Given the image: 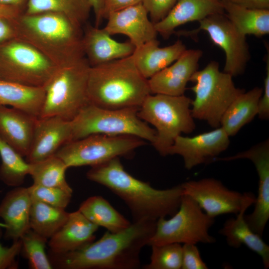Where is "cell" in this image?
<instances>
[{
    "label": "cell",
    "mask_w": 269,
    "mask_h": 269,
    "mask_svg": "<svg viewBox=\"0 0 269 269\" xmlns=\"http://www.w3.org/2000/svg\"><path fill=\"white\" fill-rule=\"evenodd\" d=\"M156 221L133 222L117 233L107 231L98 240L74 251L61 254L49 252L53 268L58 269H136L140 253L153 236Z\"/></svg>",
    "instance_id": "cell-1"
},
{
    "label": "cell",
    "mask_w": 269,
    "mask_h": 269,
    "mask_svg": "<svg viewBox=\"0 0 269 269\" xmlns=\"http://www.w3.org/2000/svg\"><path fill=\"white\" fill-rule=\"evenodd\" d=\"M87 178L109 189L122 199L131 212L133 222L157 221L178 210L184 194L181 184L167 189H157L148 183L129 174L119 157L91 167Z\"/></svg>",
    "instance_id": "cell-2"
},
{
    "label": "cell",
    "mask_w": 269,
    "mask_h": 269,
    "mask_svg": "<svg viewBox=\"0 0 269 269\" xmlns=\"http://www.w3.org/2000/svg\"><path fill=\"white\" fill-rule=\"evenodd\" d=\"M12 21L16 37L35 47L59 68L85 57L82 26L63 14L23 12Z\"/></svg>",
    "instance_id": "cell-3"
},
{
    "label": "cell",
    "mask_w": 269,
    "mask_h": 269,
    "mask_svg": "<svg viewBox=\"0 0 269 269\" xmlns=\"http://www.w3.org/2000/svg\"><path fill=\"white\" fill-rule=\"evenodd\" d=\"M150 94L148 79L137 69L132 55L90 66L87 83L89 104L109 109L139 108Z\"/></svg>",
    "instance_id": "cell-4"
},
{
    "label": "cell",
    "mask_w": 269,
    "mask_h": 269,
    "mask_svg": "<svg viewBox=\"0 0 269 269\" xmlns=\"http://www.w3.org/2000/svg\"><path fill=\"white\" fill-rule=\"evenodd\" d=\"M191 101L184 95L150 94L139 107L138 116L155 128L156 136L152 144L160 155H167L178 136L191 133L195 129Z\"/></svg>",
    "instance_id": "cell-5"
},
{
    "label": "cell",
    "mask_w": 269,
    "mask_h": 269,
    "mask_svg": "<svg viewBox=\"0 0 269 269\" xmlns=\"http://www.w3.org/2000/svg\"><path fill=\"white\" fill-rule=\"evenodd\" d=\"M90 66L85 57L59 68L45 86L38 118L57 116L72 121L87 104Z\"/></svg>",
    "instance_id": "cell-6"
},
{
    "label": "cell",
    "mask_w": 269,
    "mask_h": 269,
    "mask_svg": "<svg viewBox=\"0 0 269 269\" xmlns=\"http://www.w3.org/2000/svg\"><path fill=\"white\" fill-rule=\"evenodd\" d=\"M233 76L219 69L218 62H210L191 77V88L195 95L191 111L194 119L206 121L210 126L220 127L225 112L243 89L236 87Z\"/></svg>",
    "instance_id": "cell-7"
},
{
    "label": "cell",
    "mask_w": 269,
    "mask_h": 269,
    "mask_svg": "<svg viewBox=\"0 0 269 269\" xmlns=\"http://www.w3.org/2000/svg\"><path fill=\"white\" fill-rule=\"evenodd\" d=\"M138 109H109L89 103L71 121L72 141L102 134L134 135L152 143L156 131L138 116Z\"/></svg>",
    "instance_id": "cell-8"
},
{
    "label": "cell",
    "mask_w": 269,
    "mask_h": 269,
    "mask_svg": "<svg viewBox=\"0 0 269 269\" xmlns=\"http://www.w3.org/2000/svg\"><path fill=\"white\" fill-rule=\"evenodd\" d=\"M59 68L35 47L15 37L0 43V79L45 87Z\"/></svg>",
    "instance_id": "cell-9"
},
{
    "label": "cell",
    "mask_w": 269,
    "mask_h": 269,
    "mask_svg": "<svg viewBox=\"0 0 269 269\" xmlns=\"http://www.w3.org/2000/svg\"><path fill=\"white\" fill-rule=\"evenodd\" d=\"M214 218L208 216L189 196L183 194L178 210L169 219L156 221L149 246L167 243L212 244L216 239L209 233Z\"/></svg>",
    "instance_id": "cell-10"
},
{
    "label": "cell",
    "mask_w": 269,
    "mask_h": 269,
    "mask_svg": "<svg viewBox=\"0 0 269 269\" xmlns=\"http://www.w3.org/2000/svg\"><path fill=\"white\" fill-rule=\"evenodd\" d=\"M145 142L144 140L131 135L92 134L65 144L55 155L68 168L93 167L116 157L129 155Z\"/></svg>",
    "instance_id": "cell-11"
},
{
    "label": "cell",
    "mask_w": 269,
    "mask_h": 269,
    "mask_svg": "<svg viewBox=\"0 0 269 269\" xmlns=\"http://www.w3.org/2000/svg\"><path fill=\"white\" fill-rule=\"evenodd\" d=\"M201 30L207 32L212 42L224 51L223 71L233 77L242 74L251 58L246 36L237 29L225 13L208 16L199 21L198 28L181 34L192 36Z\"/></svg>",
    "instance_id": "cell-12"
},
{
    "label": "cell",
    "mask_w": 269,
    "mask_h": 269,
    "mask_svg": "<svg viewBox=\"0 0 269 269\" xmlns=\"http://www.w3.org/2000/svg\"><path fill=\"white\" fill-rule=\"evenodd\" d=\"M184 194L191 197L209 217L225 214L237 215L241 210L249 192L231 190L212 178L190 180L181 184Z\"/></svg>",
    "instance_id": "cell-13"
},
{
    "label": "cell",
    "mask_w": 269,
    "mask_h": 269,
    "mask_svg": "<svg viewBox=\"0 0 269 269\" xmlns=\"http://www.w3.org/2000/svg\"><path fill=\"white\" fill-rule=\"evenodd\" d=\"M248 159L255 165L259 176L258 196L255 208L250 214L244 215L247 223L255 233L262 237L269 219V140L258 143L235 155L224 157L225 161Z\"/></svg>",
    "instance_id": "cell-14"
},
{
    "label": "cell",
    "mask_w": 269,
    "mask_h": 269,
    "mask_svg": "<svg viewBox=\"0 0 269 269\" xmlns=\"http://www.w3.org/2000/svg\"><path fill=\"white\" fill-rule=\"evenodd\" d=\"M229 136L221 127L194 136H178L168 151V155L177 154L190 170L202 164L214 161L230 144Z\"/></svg>",
    "instance_id": "cell-15"
},
{
    "label": "cell",
    "mask_w": 269,
    "mask_h": 269,
    "mask_svg": "<svg viewBox=\"0 0 269 269\" xmlns=\"http://www.w3.org/2000/svg\"><path fill=\"white\" fill-rule=\"evenodd\" d=\"M71 121L57 116L37 118L26 161L34 163L55 155L72 141Z\"/></svg>",
    "instance_id": "cell-16"
},
{
    "label": "cell",
    "mask_w": 269,
    "mask_h": 269,
    "mask_svg": "<svg viewBox=\"0 0 269 269\" xmlns=\"http://www.w3.org/2000/svg\"><path fill=\"white\" fill-rule=\"evenodd\" d=\"M202 55L200 49H186L174 62L148 79L151 94L184 95L188 82L198 70Z\"/></svg>",
    "instance_id": "cell-17"
},
{
    "label": "cell",
    "mask_w": 269,
    "mask_h": 269,
    "mask_svg": "<svg viewBox=\"0 0 269 269\" xmlns=\"http://www.w3.org/2000/svg\"><path fill=\"white\" fill-rule=\"evenodd\" d=\"M148 16L142 3L137 4L111 13L103 28L111 35L128 36L136 48L156 39L157 32Z\"/></svg>",
    "instance_id": "cell-18"
},
{
    "label": "cell",
    "mask_w": 269,
    "mask_h": 269,
    "mask_svg": "<svg viewBox=\"0 0 269 269\" xmlns=\"http://www.w3.org/2000/svg\"><path fill=\"white\" fill-rule=\"evenodd\" d=\"M82 46L91 67L132 55L135 46L129 41L119 42L104 28L86 24L83 30Z\"/></svg>",
    "instance_id": "cell-19"
},
{
    "label": "cell",
    "mask_w": 269,
    "mask_h": 269,
    "mask_svg": "<svg viewBox=\"0 0 269 269\" xmlns=\"http://www.w3.org/2000/svg\"><path fill=\"white\" fill-rule=\"evenodd\" d=\"M31 198L27 187H15L9 191L0 203V218L5 229L4 238L12 241L20 239L30 229Z\"/></svg>",
    "instance_id": "cell-20"
},
{
    "label": "cell",
    "mask_w": 269,
    "mask_h": 269,
    "mask_svg": "<svg viewBox=\"0 0 269 269\" xmlns=\"http://www.w3.org/2000/svg\"><path fill=\"white\" fill-rule=\"evenodd\" d=\"M223 13L225 12L220 0H178L168 14L154 25L157 33L167 38L182 24Z\"/></svg>",
    "instance_id": "cell-21"
},
{
    "label": "cell",
    "mask_w": 269,
    "mask_h": 269,
    "mask_svg": "<svg viewBox=\"0 0 269 269\" xmlns=\"http://www.w3.org/2000/svg\"><path fill=\"white\" fill-rule=\"evenodd\" d=\"M38 117L0 105V136L22 157L29 151Z\"/></svg>",
    "instance_id": "cell-22"
},
{
    "label": "cell",
    "mask_w": 269,
    "mask_h": 269,
    "mask_svg": "<svg viewBox=\"0 0 269 269\" xmlns=\"http://www.w3.org/2000/svg\"><path fill=\"white\" fill-rule=\"evenodd\" d=\"M98 228L79 210L69 213L63 226L49 239V252L61 254L78 250L94 241Z\"/></svg>",
    "instance_id": "cell-23"
},
{
    "label": "cell",
    "mask_w": 269,
    "mask_h": 269,
    "mask_svg": "<svg viewBox=\"0 0 269 269\" xmlns=\"http://www.w3.org/2000/svg\"><path fill=\"white\" fill-rule=\"evenodd\" d=\"M256 197L249 192L247 199L236 218L227 220L219 233L225 237L227 243L231 247L238 248L242 245L257 253L262 258L265 269L269 267V246L262 237L253 232L244 218L246 210L255 201Z\"/></svg>",
    "instance_id": "cell-24"
},
{
    "label": "cell",
    "mask_w": 269,
    "mask_h": 269,
    "mask_svg": "<svg viewBox=\"0 0 269 269\" xmlns=\"http://www.w3.org/2000/svg\"><path fill=\"white\" fill-rule=\"evenodd\" d=\"M159 45L153 39L135 48L132 54L137 69L147 79L174 62L186 49L180 40L169 46Z\"/></svg>",
    "instance_id": "cell-25"
},
{
    "label": "cell",
    "mask_w": 269,
    "mask_h": 269,
    "mask_svg": "<svg viewBox=\"0 0 269 269\" xmlns=\"http://www.w3.org/2000/svg\"><path fill=\"white\" fill-rule=\"evenodd\" d=\"M263 89L256 87L238 95L229 106L221 119V127L229 136L236 135L258 113Z\"/></svg>",
    "instance_id": "cell-26"
},
{
    "label": "cell",
    "mask_w": 269,
    "mask_h": 269,
    "mask_svg": "<svg viewBox=\"0 0 269 269\" xmlns=\"http://www.w3.org/2000/svg\"><path fill=\"white\" fill-rule=\"evenodd\" d=\"M44 87H33L0 79V105L8 106L39 117Z\"/></svg>",
    "instance_id": "cell-27"
},
{
    "label": "cell",
    "mask_w": 269,
    "mask_h": 269,
    "mask_svg": "<svg viewBox=\"0 0 269 269\" xmlns=\"http://www.w3.org/2000/svg\"><path fill=\"white\" fill-rule=\"evenodd\" d=\"M221 1L226 16L241 33L258 37L269 33V9H250L229 0Z\"/></svg>",
    "instance_id": "cell-28"
},
{
    "label": "cell",
    "mask_w": 269,
    "mask_h": 269,
    "mask_svg": "<svg viewBox=\"0 0 269 269\" xmlns=\"http://www.w3.org/2000/svg\"><path fill=\"white\" fill-rule=\"evenodd\" d=\"M78 210L90 222L108 231L117 233L131 223L101 196H93L84 201Z\"/></svg>",
    "instance_id": "cell-29"
},
{
    "label": "cell",
    "mask_w": 269,
    "mask_h": 269,
    "mask_svg": "<svg viewBox=\"0 0 269 269\" xmlns=\"http://www.w3.org/2000/svg\"><path fill=\"white\" fill-rule=\"evenodd\" d=\"M91 9L88 0H28L24 13L58 12L82 26L86 24Z\"/></svg>",
    "instance_id": "cell-30"
},
{
    "label": "cell",
    "mask_w": 269,
    "mask_h": 269,
    "mask_svg": "<svg viewBox=\"0 0 269 269\" xmlns=\"http://www.w3.org/2000/svg\"><path fill=\"white\" fill-rule=\"evenodd\" d=\"M32 199L30 212V229L47 239L52 237L67 221L65 209Z\"/></svg>",
    "instance_id": "cell-31"
},
{
    "label": "cell",
    "mask_w": 269,
    "mask_h": 269,
    "mask_svg": "<svg viewBox=\"0 0 269 269\" xmlns=\"http://www.w3.org/2000/svg\"><path fill=\"white\" fill-rule=\"evenodd\" d=\"M68 167L55 155L44 160L29 163L30 175L33 184L46 187L58 188L72 193L67 183L65 173Z\"/></svg>",
    "instance_id": "cell-32"
},
{
    "label": "cell",
    "mask_w": 269,
    "mask_h": 269,
    "mask_svg": "<svg viewBox=\"0 0 269 269\" xmlns=\"http://www.w3.org/2000/svg\"><path fill=\"white\" fill-rule=\"evenodd\" d=\"M0 179L6 185L20 186L29 174V163L0 136Z\"/></svg>",
    "instance_id": "cell-33"
},
{
    "label": "cell",
    "mask_w": 269,
    "mask_h": 269,
    "mask_svg": "<svg viewBox=\"0 0 269 269\" xmlns=\"http://www.w3.org/2000/svg\"><path fill=\"white\" fill-rule=\"evenodd\" d=\"M20 253L27 260L32 269H53L45 252L48 239L29 229L20 237Z\"/></svg>",
    "instance_id": "cell-34"
},
{
    "label": "cell",
    "mask_w": 269,
    "mask_h": 269,
    "mask_svg": "<svg viewBox=\"0 0 269 269\" xmlns=\"http://www.w3.org/2000/svg\"><path fill=\"white\" fill-rule=\"evenodd\" d=\"M152 253L145 269H180L182 248L179 243H167L151 246Z\"/></svg>",
    "instance_id": "cell-35"
},
{
    "label": "cell",
    "mask_w": 269,
    "mask_h": 269,
    "mask_svg": "<svg viewBox=\"0 0 269 269\" xmlns=\"http://www.w3.org/2000/svg\"><path fill=\"white\" fill-rule=\"evenodd\" d=\"M27 189L31 199L63 209H65L70 203L72 194L60 188L33 183Z\"/></svg>",
    "instance_id": "cell-36"
},
{
    "label": "cell",
    "mask_w": 269,
    "mask_h": 269,
    "mask_svg": "<svg viewBox=\"0 0 269 269\" xmlns=\"http://www.w3.org/2000/svg\"><path fill=\"white\" fill-rule=\"evenodd\" d=\"M178 0H143L142 4L147 10L151 21L155 23L162 20Z\"/></svg>",
    "instance_id": "cell-37"
},
{
    "label": "cell",
    "mask_w": 269,
    "mask_h": 269,
    "mask_svg": "<svg viewBox=\"0 0 269 269\" xmlns=\"http://www.w3.org/2000/svg\"><path fill=\"white\" fill-rule=\"evenodd\" d=\"M1 224L0 223V238L2 235ZM21 241H13L9 247L2 246L0 243V269H15L18 267L16 257L20 253Z\"/></svg>",
    "instance_id": "cell-38"
},
{
    "label": "cell",
    "mask_w": 269,
    "mask_h": 269,
    "mask_svg": "<svg viewBox=\"0 0 269 269\" xmlns=\"http://www.w3.org/2000/svg\"><path fill=\"white\" fill-rule=\"evenodd\" d=\"M182 248V269H207L200 252L194 244H184Z\"/></svg>",
    "instance_id": "cell-39"
},
{
    "label": "cell",
    "mask_w": 269,
    "mask_h": 269,
    "mask_svg": "<svg viewBox=\"0 0 269 269\" xmlns=\"http://www.w3.org/2000/svg\"><path fill=\"white\" fill-rule=\"evenodd\" d=\"M266 57V73L264 79V87L263 93L260 99L258 115L262 120H268L269 118V54Z\"/></svg>",
    "instance_id": "cell-40"
},
{
    "label": "cell",
    "mask_w": 269,
    "mask_h": 269,
    "mask_svg": "<svg viewBox=\"0 0 269 269\" xmlns=\"http://www.w3.org/2000/svg\"><path fill=\"white\" fill-rule=\"evenodd\" d=\"M143 0H104L103 19L112 13L142 2Z\"/></svg>",
    "instance_id": "cell-41"
},
{
    "label": "cell",
    "mask_w": 269,
    "mask_h": 269,
    "mask_svg": "<svg viewBox=\"0 0 269 269\" xmlns=\"http://www.w3.org/2000/svg\"><path fill=\"white\" fill-rule=\"evenodd\" d=\"M13 19L0 15V43L16 37Z\"/></svg>",
    "instance_id": "cell-42"
},
{
    "label": "cell",
    "mask_w": 269,
    "mask_h": 269,
    "mask_svg": "<svg viewBox=\"0 0 269 269\" xmlns=\"http://www.w3.org/2000/svg\"><path fill=\"white\" fill-rule=\"evenodd\" d=\"M233 3L250 9H269V0H229Z\"/></svg>",
    "instance_id": "cell-43"
},
{
    "label": "cell",
    "mask_w": 269,
    "mask_h": 269,
    "mask_svg": "<svg viewBox=\"0 0 269 269\" xmlns=\"http://www.w3.org/2000/svg\"><path fill=\"white\" fill-rule=\"evenodd\" d=\"M95 17V26L99 27L103 19L104 0H88Z\"/></svg>",
    "instance_id": "cell-44"
},
{
    "label": "cell",
    "mask_w": 269,
    "mask_h": 269,
    "mask_svg": "<svg viewBox=\"0 0 269 269\" xmlns=\"http://www.w3.org/2000/svg\"><path fill=\"white\" fill-rule=\"evenodd\" d=\"M22 13L23 12L16 7L0 4V15L13 19Z\"/></svg>",
    "instance_id": "cell-45"
},
{
    "label": "cell",
    "mask_w": 269,
    "mask_h": 269,
    "mask_svg": "<svg viewBox=\"0 0 269 269\" xmlns=\"http://www.w3.org/2000/svg\"><path fill=\"white\" fill-rule=\"evenodd\" d=\"M28 0H0V4L16 7L24 12Z\"/></svg>",
    "instance_id": "cell-46"
},
{
    "label": "cell",
    "mask_w": 269,
    "mask_h": 269,
    "mask_svg": "<svg viewBox=\"0 0 269 269\" xmlns=\"http://www.w3.org/2000/svg\"><path fill=\"white\" fill-rule=\"evenodd\" d=\"M221 0V1H222V0Z\"/></svg>",
    "instance_id": "cell-47"
}]
</instances>
